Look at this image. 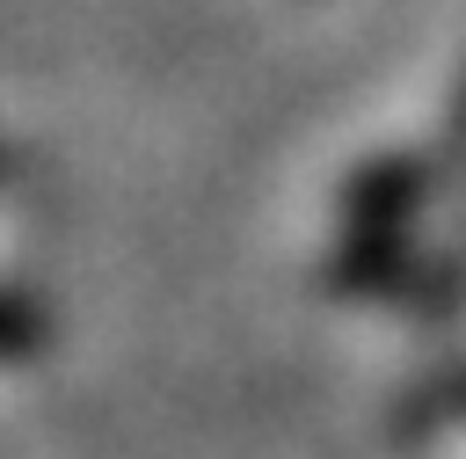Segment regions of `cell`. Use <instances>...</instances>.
<instances>
[{
	"label": "cell",
	"mask_w": 466,
	"mask_h": 459,
	"mask_svg": "<svg viewBox=\"0 0 466 459\" xmlns=\"http://www.w3.org/2000/svg\"><path fill=\"white\" fill-rule=\"evenodd\" d=\"M444 146H451V153H466V80H459V95H451V124H444Z\"/></svg>",
	"instance_id": "cell-1"
}]
</instances>
